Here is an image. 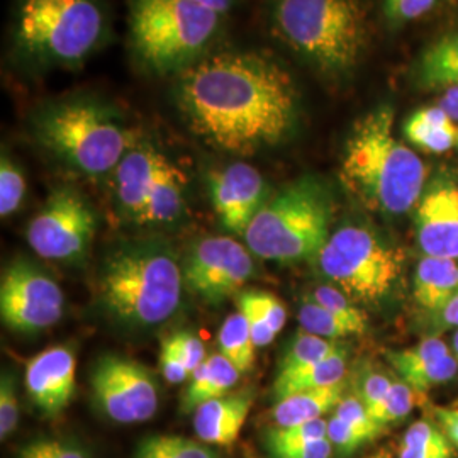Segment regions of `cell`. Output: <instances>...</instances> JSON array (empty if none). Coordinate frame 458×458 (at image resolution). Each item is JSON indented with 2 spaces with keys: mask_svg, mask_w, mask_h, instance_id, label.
I'll list each match as a JSON object with an SVG mask.
<instances>
[{
  "mask_svg": "<svg viewBox=\"0 0 458 458\" xmlns=\"http://www.w3.org/2000/svg\"><path fill=\"white\" fill-rule=\"evenodd\" d=\"M191 2H194L208 11H213L217 16L225 17L229 14V11L233 9L236 0H191Z\"/></svg>",
  "mask_w": 458,
  "mask_h": 458,
  "instance_id": "obj_51",
  "label": "cell"
},
{
  "mask_svg": "<svg viewBox=\"0 0 458 458\" xmlns=\"http://www.w3.org/2000/svg\"><path fill=\"white\" fill-rule=\"evenodd\" d=\"M457 147H458V141H457Z\"/></svg>",
  "mask_w": 458,
  "mask_h": 458,
  "instance_id": "obj_55",
  "label": "cell"
},
{
  "mask_svg": "<svg viewBox=\"0 0 458 458\" xmlns=\"http://www.w3.org/2000/svg\"><path fill=\"white\" fill-rule=\"evenodd\" d=\"M240 370L223 357L216 353L191 374L189 387L182 397L181 410L183 412H196L199 406L208 401L223 397L238 384Z\"/></svg>",
  "mask_w": 458,
  "mask_h": 458,
  "instance_id": "obj_20",
  "label": "cell"
},
{
  "mask_svg": "<svg viewBox=\"0 0 458 458\" xmlns=\"http://www.w3.org/2000/svg\"><path fill=\"white\" fill-rule=\"evenodd\" d=\"M418 397L420 394L416 393L404 380H394L391 391L386 395L382 404L370 414V418L382 428L391 423H397L410 414L414 404L418 403Z\"/></svg>",
  "mask_w": 458,
  "mask_h": 458,
  "instance_id": "obj_34",
  "label": "cell"
},
{
  "mask_svg": "<svg viewBox=\"0 0 458 458\" xmlns=\"http://www.w3.org/2000/svg\"><path fill=\"white\" fill-rule=\"evenodd\" d=\"M458 291V262L425 257L414 274V301L429 314H440Z\"/></svg>",
  "mask_w": 458,
  "mask_h": 458,
  "instance_id": "obj_19",
  "label": "cell"
},
{
  "mask_svg": "<svg viewBox=\"0 0 458 458\" xmlns=\"http://www.w3.org/2000/svg\"><path fill=\"white\" fill-rule=\"evenodd\" d=\"M333 200L325 185L301 177L282 187L255 216L246 246L259 259L278 263L316 259L331 238Z\"/></svg>",
  "mask_w": 458,
  "mask_h": 458,
  "instance_id": "obj_6",
  "label": "cell"
},
{
  "mask_svg": "<svg viewBox=\"0 0 458 458\" xmlns=\"http://www.w3.org/2000/svg\"><path fill=\"white\" fill-rule=\"evenodd\" d=\"M33 138L55 158L89 177L117 168L136 141L121 111L96 96H68L38 106Z\"/></svg>",
  "mask_w": 458,
  "mask_h": 458,
  "instance_id": "obj_3",
  "label": "cell"
},
{
  "mask_svg": "<svg viewBox=\"0 0 458 458\" xmlns=\"http://www.w3.org/2000/svg\"><path fill=\"white\" fill-rule=\"evenodd\" d=\"M454 445L446 438L440 426L421 420L410 426L406 431L399 458H452Z\"/></svg>",
  "mask_w": 458,
  "mask_h": 458,
  "instance_id": "obj_27",
  "label": "cell"
},
{
  "mask_svg": "<svg viewBox=\"0 0 458 458\" xmlns=\"http://www.w3.org/2000/svg\"><path fill=\"white\" fill-rule=\"evenodd\" d=\"M17 458H49L39 446H38V443L36 440L31 443H28V445H24V446H21L19 450H17Z\"/></svg>",
  "mask_w": 458,
  "mask_h": 458,
  "instance_id": "obj_52",
  "label": "cell"
},
{
  "mask_svg": "<svg viewBox=\"0 0 458 458\" xmlns=\"http://www.w3.org/2000/svg\"><path fill=\"white\" fill-rule=\"evenodd\" d=\"M98 216L73 187H56L28 226V242L47 260H77L89 250Z\"/></svg>",
  "mask_w": 458,
  "mask_h": 458,
  "instance_id": "obj_10",
  "label": "cell"
},
{
  "mask_svg": "<svg viewBox=\"0 0 458 458\" xmlns=\"http://www.w3.org/2000/svg\"><path fill=\"white\" fill-rule=\"evenodd\" d=\"M49 458H89L81 448L60 440H36Z\"/></svg>",
  "mask_w": 458,
  "mask_h": 458,
  "instance_id": "obj_47",
  "label": "cell"
},
{
  "mask_svg": "<svg viewBox=\"0 0 458 458\" xmlns=\"http://www.w3.org/2000/svg\"><path fill=\"white\" fill-rule=\"evenodd\" d=\"M416 236L425 257L458 260V187L442 182L421 196Z\"/></svg>",
  "mask_w": 458,
  "mask_h": 458,
  "instance_id": "obj_16",
  "label": "cell"
},
{
  "mask_svg": "<svg viewBox=\"0 0 458 458\" xmlns=\"http://www.w3.org/2000/svg\"><path fill=\"white\" fill-rule=\"evenodd\" d=\"M109 31L104 0H19L13 47L33 70L75 68L104 47Z\"/></svg>",
  "mask_w": 458,
  "mask_h": 458,
  "instance_id": "obj_5",
  "label": "cell"
},
{
  "mask_svg": "<svg viewBox=\"0 0 458 458\" xmlns=\"http://www.w3.org/2000/svg\"><path fill=\"white\" fill-rule=\"evenodd\" d=\"M344 384L342 382L331 387L304 391L284 397L272 408L274 425L284 428L321 420L327 412L335 411L340 404L344 397Z\"/></svg>",
  "mask_w": 458,
  "mask_h": 458,
  "instance_id": "obj_21",
  "label": "cell"
},
{
  "mask_svg": "<svg viewBox=\"0 0 458 458\" xmlns=\"http://www.w3.org/2000/svg\"><path fill=\"white\" fill-rule=\"evenodd\" d=\"M26 177L21 166L4 149L0 160V216L7 217L16 213L26 197Z\"/></svg>",
  "mask_w": 458,
  "mask_h": 458,
  "instance_id": "obj_33",
  "label": "cell"
},
{
  "mask_svg": "<svg viewBox=\"0 0 458 458\" xmlns=\"http://www.w3.org/2000/svg\"><path fill=\"white\" fill-rule=\"evenodd\" d=\"M437 106L442 107L454 123H458V85L446 89L442 98H438Z\"/></svg>",
  "mask_w": 458,
  "mask_h": 458,
  "instance_id": "obj_49",
  "label": "cell"
},
{
  "mask_svg": "<svg viewBox=\"0 0 458 458\" xmlns=\"http://www.w3.org/2000/svg\"><path fill=\"white\" fill-rule=\"evenodd\" d=\"M187 177L177 165L165 160L148 199L141 225H166L175 221L185 206Z\"/></svg>",
  "mask_w": 458,
  "mask_h": 458,
  "instance_id": "obj_22",
  "label": "cell"
},
{
  "mask_svg": "<svg viewBox=\"0 0 458 458\" xmlns=\"http://www.w3.org/2000/svg\"><path fill=\"white\" fill-rule=\"evenodd\" d=\"M374 458H384V457H374Z\"/></svg>",
  "mask_w": 458,
  "mask_h": 458,
  "instance_id": "obj_54",
  "label": "cell"
},
{
  "mask_svg": "<svg viewBox=\"0 0 458 458\" xmlns=\"http://www.w3.org/2000/svg\"><path fill=\"white\" fill-rule=\"evenodd\" d=\"M437 0H384V13L393 24H404L425 16Z\"/></svg>",
  "mask_w": 458,
  "mask_h": 458,
  "instance_id": "obj_42",
  "label": "cell"
},
{
  "mask_svg": "<svg viewBox=\"0 0 458 458\" xmlns=\"http://www.w3.org/2000/svg\"><path fill=\"white\" fill-rule=\"evenodd\" d=\"M160 370H162L165 380L170 382V384H182L191 377V374L185 369V365H183V361L181 360L177 350H175V344L172 342V338H166L162 344Z\"/></svg>",
  "mask_w": 458,
  "mask_h": 458,
  "instance_id": "obj_45",
  "label": "cell"
},
{
  "mask_svg": "<svg viewBox=\"0 0 458 458\" xmlns=\"http://www.w3.org/2000/svg\"><path fill=\"white\" fill-rule=\"evenodd\" d=\"M250 294L253 297L255 304L260 308L263 316L267 318V321L270 323L272 329L276 333H280L282 327H285V321H287V310L280 302V299L274 294L260 293V291H250Z\"/></svg>",
  "mask_w": 458,
  "mask_h": 458,
  "instance_id": "obj_46",
  "label": "cell"
},
{
  "mask_svg": "<svg viewBox=\"0 0 458 458\" xmlns=\"http://www.w3.org/2000/svg\"><path fill=\"white\" fill-rule=\"evenodd\" d=\"M297 319H299V325L302 327V331L327 338V340H333V342L344 338V336L359 335L355 327H350L348 323H344V319L336 318L335 314L327 311L314 301H306L301 306Z\"/></svg>",
  "mask_w": 458,
  "mask_h": 458,
  "instance_id": "obj_31",
  "label": "cell"
},
{
  "mask_svg": "<svg viewBox=\"0 0 458 458\" xmlns=\"http://www.w3.org/2000/svg\"><path fill=\"white\" fill-rule=\"evenodd\" d=\"M454 350H455V353H457L458 357V331L454 335Z\"/></svg>",
  "mask_w": 458,
  "mask_h": 458,
  "instance_id": "obj_53",
  "label": "cell"
},
{
  "mask_svg": "<svg viewBox=\"0 0 458 458\" xmlns=\"http://www.w3.org/2000/svg\"><path fill=\"white\" fill-rule=\"evenodd\" d=\"M340 344L327 340L321 336H316L311 333L301 331L294 340V344H291V348L287 350V353L284 355V359L278 365V376H285V374H293L299 369L310 367L316 361H321L323 359L329 357Z\"/></svg>",
  "mask_w": 458,
  "mask_h": 458,
  "instance_id": "obj_29",
  "label": "cell"
},
{
  "mask_svg": "<svg viewBox=\"0 0 458 458\" xmlns=\"http://www.w3.org/2000/svg\"><path fill=\"white\" fill-rule=\"evenodd\" d=\"M312 301L325 308L327 311L344 319L350 327H355L359 335H363L369 329L367 314L355 306V302L333 285H321L312 293Z\"/></svg>",
  "mask_w": 458,
  "mask_h": 458,
  "instance_id": "obj_32",
  "label": "cell"
},
{
  "mask_svg": "<svg viewBox=\"0 0 458 458\" xmlns=\"http://www.w3.org/2000/svg\"><path fill=\"white\" fill-rule=\"evenodd\" d=\"M268 16L278 41L329 79L352 73L367 48L361 0H272Z\"/></svg>",
  "mask_w": 458,
  "mask_h": 458,
  "instance_id": "obj_4",
  "label": "cell"
},
{
  "mask_svg": "<svg viewBox=\"0 0 458 458\" xmlns=\"http://www.w3.org/2000/svg\"><path fill=\"white\" fill-rule=\"evenodd\" d=\"M253 406V394H226L204 403L194 412L197 438L208 445L229 446L238 440Z\"/></svg>",
  "mask_w": 458,
  "mask_h": 458,
  "instance_id": "obj_18",
  "label": "cell"
},
{
  "mask_svg": "<svg viewBox=\"0 0 458 458\" xmlns=\"http://www.w3.org/2000/svg\"><path fill=\"white\" fill-rule=\"evenodd\" d=\"M221 19L191 0H131L132 53L148 72L177 77L206 56Z\"/></svg>",
  "mask_w": 458,
  "mask_h": 458,
  "instance_id": "obj_8",
  "label": "cell"
},
{
  "mask_svg": "<svg viewBox=\"0 0 458 458\" xmlns=\"http://www.w3.org/2000/svg\"><path fill=\"white\" fill-rule=\"evenodd\" d=\"M132 458H217L209 446L179 435H153L138 445Z\"/></svg>",
  "mask_w": 458,
  "mask_h": 458,
  "instance_id": "obj_28",
  "label": "cell"
},
{
  "mask_svg": "<svg viewBox=\"0 0 458 458\" xmlns=\"http://www.w3.org/2000/svg\"><path fill=\"white\" fill-rule=\"evenodd\" d=\"M170 338H172V342L175 344V350H177V353H179V357L183 361V365H185L189 374H192L208 359L204 344L194 335H191V333H177V335H174Z\"/></svg>",
  "mask_w": 458,
  "mask_h": 458,
  "instance_id": "obj_44",
  "label": "cell"
},
{
  "mask_svg": "<svg viewBox=\"0 0 458 458\" xmlns=\"http://www.w3.org/2000/svg\"><path fill=\"white\" fill-rule=\"evenodd\" d=\"M323 438H327V421L321 418V420L284 426V428L274 426L268 431H265L263 443H265V448H268V446H278V445L316 442Z\"/></svg>",
  "mask_w": 458,
  "mask_h": 458,
  "instance_id": "obj_35",
  "label": "cell"
},
{
  "mask_svg": "<svg viewBox=\"0 0 458 458\" xmlns=\"http://www.w3.org/2000/svg\"><path fill=\"white\" fill-rule=\"evenodd\" d=\"M236 302H238L240 312L245 316L246 323L251 331V338L257 344V348H263V346L272 344L276 340L277 333L272 329L270 323L267 321V318L260 311V308L255 304L250 291L238 295Z\"/></svg>",
  "mask_w": 458,
  "mask_h": 458,
  "instance_id": "obj_38",
  "label": "cell"
},
{
  "mask_svg": "<svg viewBox=\"0 0 458 458\" xmlns=\"http://www.w3.org/2000/svg\"><path fill=\"white\" fill-rule=\"evenodd\" d=\"M393 382L391 377L384 376L380 372H369L367 376H363L359 382L357 397L365 404L369 414H372L382 404V401L393 387Z\"/></svg>",
  "mask_w": 458,
  "mask_h": 458,
  "instance_id": "obj_41",
  "label": "cell"
},
{
  "mask_svg": "<svg viewBox=\"0 0 458 458\" xmlns=\"http://www.w3.org/2000/svg\"><path fill=\"white\" fill-rule=\"evenodd\" d=\"M404 134L411 145L433 155L446 153L458 141L455 123L438 106L420 109L411 115L404 124Z\"/></svg>",
  "mask_w": 458,
  "mask_h": 458,
  "instance_id": "obj_24",
  "label": "cell"
},
{
  "mask_svg": "<svg viewBox=\"0 0 458 458\" xmlns=\"http://www.w3.org/2000/svg\"><path fill=\"white\" fill-rule=\"evenodd\" d=\"M77 359L68 346H51L26 365V389L34 406L45 416L66 410L75 393Z\"/></svg>",
  "mask_w": 458,
  "mask_h": 458,
  "instance_id": "obj_15",
  "label": "cell"
},
{
  "mask_svg": "<svg viewBox=\"0 0 458 458\" xmlns=\"http://www.w3.org/2000/svg\"><path fill=\"white\" fill-rule=\"evenodd\" d=\"M323 276L353 302L374 304L393 291L404 255L363 226L336 229L316 257Z\"/></svg>",
  "mask_w": 458,
  "mask_h": 458,
  "instance_id": "obj_9",
  "label": "cell"
},
{
  "mask_svg": "<svg viewBox=\"0 0 458 458\" xmlns=\"http://www.w3.org/2000/svg\"><path fill=\"white\" fill-rule=\"evenodd\" d=\"M374 433L363 431L360 428L348 425L344 420L331 416L327 420V440L342 455H350L363 445L376 440Z\"/></svg>",
  "mask_w": 458,
  "mask_h": 458,
  "instance_id": "obj_37",
  "label": "cell"
},
{
  "mask_svg": "<svg viewBox=\"0 0 458 458\" xmlns=\"http://www.w3.org/2000/svg\"><path fill=\"white\" fill-rule=\"evenodd\" d=\"M420 81L428 89L458 85V34L445 36L426 49L420 62Z\"/></svg>",
  "mask_w": 458,
  "mask_h": 458,
  "instance_id": "obj_25",
  "label": "cell"
},
{
  "mask_svg": "<svg viewBox=\"0 0 458 458\" xmlns=\"http://www.w3.org/2000/svg\"><path fill=\"white\" fill-rule=\"evenodd\" d=\"M19 423V399L16 378L13 374H4L0 382V438L5 440L16 431Z\"/></svg>",
  "mask_w": 458,
  "mask_h": 458,
  "instance_id": "obj_39",
  "label": "cell"
},
{
  "mask_svg": "<svg viewBox=\"0 0 458 458\" xmlns=\"http://www.w3.org/2000/svg\"><path fill=\"white\" fill-rule=\"evenodd\" d=\"M166 157L147 143H136L115 168V197L126 217L141 225L148 199Z\"/></svg>",
  "mask_w": 458,
  "mask_h": 458,
  "instance_id": "obj_17",
  "label": "cell"
},
{
  "mask_svg": "<svg viewBox=\"0 0 458 458\" xmlns=\"http://www.w3.org/2000/svg\"><path fill=\"white\" fill-rule=\"evenodd\" d=\"M458 370V359H455L452 353L443 357L440 360L429 363L423 370H420L418 374L410 377L408 380H404L408 386H411L420 395H425L428 391L443 386L446 382H450Z\"/></svg>",
  "mask_w": 458,
  "mask_h": 458,
  "instance_id": "obj_36",
  "label": "cell"
},
{
  "mask_svg": "<svg viewBox=\"0 0 458 458\" xmlns=\"http://www.w3.org/2000/svg\"><path fill=\"white\" fill-rule=\"evenodd\" d=\"M438 426L454 446L458 448V406L455 408H435Z\"/></svg>",
  "mask_w": 458,
  "mask_h": 458,
  "instance_id": "obj_48",
  "label": "cell"
},
{
  "mask_svg": "<svg viewBox=\"0 0 458 458\" xmlns=\"http://www.w3.org/2000/svg\"><path fill=\"white\" fill-rule=\"evenodd\" d=\"M457 359H458V357H457Z\"/></svg>",
  "mask_w": 458,
  "mask_h": 458,
  "instance_id": "obj_57",
  "label": "cell"
},
{
  "mask_svg": "<svg viewBox=\"0 0 458 458\" xmlns=\"http://www.w3.org/2000/svg\"><path fill=\"white\" fill-rule=\"evenodd\" d=\"M65 295L60 285L26 259L9 263L0 280V316L16 333H38L64 316Z\"/></svg>",
  "mask_w": 458,
  "mask_h": 458,
  "instance_id": "obj_11",
  "label": "cell"
},
{
  "mask_svg": "<svg viewBox=\"0 0 458 458\" xmlns=\"http://www.w3.org/2000/svg\"><path fill=\"white\" fill-rule=\"evenodd\" d=\"M92 393L98 410L119 425L148 421L160 404L153 376L138 361L117 355L98 359L92 372Z\"/></svg>",
  "mask_w": 458,
  "mask_h": 458,
  "instance_id": "obj_12",
  "label": "cell"
},
{
  "mask_svg": "<svg viewBox=\"0 0 458 458\" xmlns=\"http://www.w3.org/2000/svg\"><path fill=\"white\" fill-rule=\"evenodd\" d=\"M457 406H458V403H457Z\"/></svg>",
  "mask_w": 458,
  "mask_h": 458,
  "instance_id": "obj_56",
  "label": "cell"
},
{
  "mask_svg": "<svg viewBox=\"0 0 458 458\" xmlns=\"http://www.w3.org/2000/svg\"><path fill=\"white\" fill-rule=\"evenodd\" d=\"M174 102L189 130L229 155L250 157L282 145L299 119L291 72L270 55L225 49L177 75Z\"/></svg>",
  "mask_w": 458,
  "mask_h": 458,
  "instance_id": "obj_1",
  "label": "cell"
},
{
  "mask_svg": "<svg viewBox=\"0 0 458 458\" xmlns=\"http://www.w3.org/2000/svg\"><path fill=\"white\" fill-rule=\"evenodd\" d=\"M214 211L225 228L245 236L246 229L270 199L267 182L251 165L236 162L209 174Z\"/></svg>",
  "mask_w": 458,
  "mask_h": 458,
  "instance_id": "obj_14",
  "label": "cell"
},
{
  "mask_svg": "<svg viewBox=\"0 0 458 458\" xmlns=\"http://www.w3.org/2000/svg\"><path fill=\"white\" fill-rule=\"evenodd\" d=\"M100 274V302L123 323L155 327L172 318L181 304V267L160 246L124 248L107 260Z\"/></svg>",
  "mask_w": 458,
  "mask_h": 458,
  "instance_id": "obj_7",
  "label": "cell"
},
{
  "mask_svg": "<svg viewBox=\"0 0 458 458\" xmlns=\"http://www.w3.org/2000/svg\"><path fill=\"white\" fill-rule=\"evenodd\" d=\"M340 175L365 208L399 216L420 202L426 166L395 138L393 107L380 106L355 123L344 145Z\"/></svg>",
  "mask_w": 458,
  "mask_h": 458,
  "instance_id": "obj_2",
  "label": "cell"
},
{
  "mask_svg": "<svg viewBox=\"0 0 458 458\" xmlns=\"http://www.w3.org/2000/svg\"><path fill=\"white\" fill-rule=\"evenodd\" d=\"M217 344L219 353L226 357L242 374L253 367L257 344L251 338V331L242 312H234L226 318L219 329Z\"/></svg>",
  "mask_w": 458,
  "mask_h": 458,
  "instance_id": "obj_26",
  "label": "cell"
},
{
  "mask_svg": "<svg viewBox=\"0 0 458 458\" xmlns=\"http://www.w3.org/2000/svg\"><path fill=\"white\" fill-rule=\"evenodd\" d=\"M333 416L344 420L348 425L360 428V429L369 431V433H374L376 437H378L384 431V428L377 425L376 421L370 418L365 404L361 403L357 395H346V397H344L340 401V404L333 411Z\"/></svg>",
  "mask_w": 458,
  "mask_h": 458,
  "instance_id": "obj_40",
  "label": "cell"
},
{
  "mask_svg": "<svg viewBox=\"0 0 458 458\" xmlns=\"http://www.w3.org/2000/svg\"><path fill=\"white\" fill-rule=\"evenodd\" d=\"M446 355H450L448 344H445L442 338L433 336L406 350L387 352V360L391 361V365L397 370V374L403 380H408L410 377L423 370L429 363L440 360Z\"/></svg>",
  "mask_w": 458,
  "mask_h": 458,
  "instance_id": "obj_30",
  "label": "cell"
},
{
  "mask_svg": "<svg viewBox=\"0 0 458 458\" xmlns=\"http://www.w3.org/2000/svg\"><path fill=\"white\" fill-rule=\"evenodd\" d=\"M272 458H331L333 445L327 440L299 443V445H278L267 448Z\"/></svg>",
  "mask_w": 458,
  "mask_h": 458,
  "instance_id": "obj_43",
  "label": "cell"
},
{
  "mask_svg": "<svg viewBox=\"0 0 458 458\" xmlns=\"http://www.w3.org/2000/svg\"><path fill=\"white\" fill-rule=\"evenodd\" d=\"M440 325L446 327H458V291L455 295L450 299V302L445 306L440 314Z\"/></svg>",
  "mask_w": 458,
  "mask_h": 458,
  "instance_id": "obj_50",
  "label": "cell"
},
{
  "mask_svg": "<svg viewBox=\"0 0 458 458\" xmlns=\"http://www.w3.org/2000/svg\"><path fill=\"white\" fill-rule=\"evenodd\" d=\"M253 260L245 246L228 236L199 242L183 268L189 289L206 302L217 304L234 295L253 276Z\"/></svg>",
  "mask_w": 458,
  "mask_h": 458,
  "instance_id": "obj_13",
  "label": "cell"
},
{
  "mask_svg": "<svg viewBox=\"0 0 458 458\" xmlns=\"http://www.w3.org/2000/svg\"><path fill=\"white\" fill-rule=\"evenodd\" d=\"M344 374H346V350L340 344L327 359L316 361L310 367L299 369L293 374L276 377L274 395L277 397V401H280L293 394L331 387V386L342 384Z\"/></svg>",
  "mask_w": 458,
  "mask_h": 458,
  "instance_id": "obj_23",
  "label": "cell"
}]
</instances>
